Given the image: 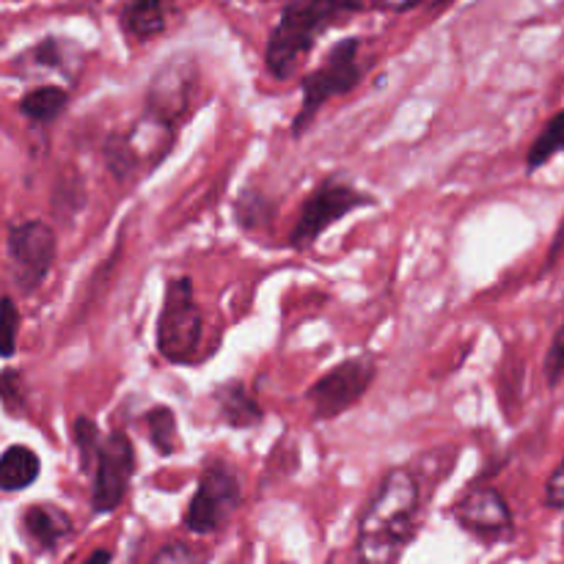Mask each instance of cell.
I'll return each mask as SVG.
<instances>
[{"label":"cell","mask_w":564,"mask_h":564,"mask_svg":"<svg viewBox=\"0 0 564 564\" xmlns=\"http://www.w3.org/2000/svg\"><path fill=\"white\" fill-rule=\"evenodd\" d=\"M69 105V91L61 86H39L20 99V113L33 124H50Z\"/></svg>","instance_id":"2e32d148"},{"label":"cell","mask_w":564,"mask_h":564,"mask_svg":"<svg viewBox=\"0 0 564 564\" xmlns=\"http://www.w3.org/2000/svg\"><path fill=\"white\" fill-rule=\"evenodd\" d=\"M543 372H545V380H549V386H556L564 380V323L562 328L556 330L554 341H551Z\"/></svg>","instance_id":"44dd1931"},{"label":"cell","mask_w":564,"mask_h":564,"mask_svg":"<svg viewBox=\"0 0 564 564\" xmlns=\"http://www.w3.org/2000/svg\"><path fill=\"white\" fill-rule=\"evenodd\" d=\"M198 91V64L193 55H171L158 72L147 91V116L174 127L193 110Z\"/></svg>","instance_id":"9c48e42d"},{"label":"cell","mask_w":564,"mask_h":564,"mask_svg":"<svg viewBox=\"0 0 564 564\" xmlns=\"http://www.w3.org/2000/svg\"><path fill=\"white\" fill-rule=\"evenodd\" d=\"M75 446L77 455H80L83 471H94L99 449H102V441H99V427L88 416H80L75 422Z\"/></svg>","instance_id":"ffe728a7"},{"label":"cell","mask_w":564,"mask_h":564,"mask_svg":"<svg viewBox=\"0 0 564 564\" xmlns=\"http://www.w3.org/2000/svg\"><path fill=\"white\" fill-rule=\"evenodd\" d=\"M375 198L369 193L356 191L352 185L339 180H325L308 193V198L303 202L301 213H297L295 226H292L290 246L295 251H303V248H312L314 242L319 240L328 226L339 224L345 215L356 213L361 207H372Z\"/></svg>","instance_id":"8992f818"},{"label":"cell","mask_w":564,"mask_h":564,"mask_svg":"<svg viewBox=\"0 0 564 564\" xmlns=\"http://www.w3.org/2000/svg\"><path fill=\"white\" fill-rule=\"evenodd\" d=\"M69 50H72L69 42H64V39L47 36V39H42L36 47L28 50V53L22 55L20 61H28V64H33L36 69L66 72V69H69Z\"/></svg>","instance_id":"d6986e66"},{"label":"cell","mask_w":564,"mask_h":564,"mask_svg":"<svg viewBox=\"0 0 564 564\" xmlns=\"http://www.w3.org/2000/svg\"><path fill=\"white\" fill-rule=\"evenodd\" d=\"M361 39L347 36L341 39V42H336L334 47H330V53L325 55L323 64L303 77V102L295 121H292L295 138H301L303 132H306V127L312 124L314 116L319 113V108H323L328 99L352 91V88L361 83Z\"/></svg>","instance_id":"3957f363"},{"label":"cell","mask_w":564,"mask_h":564,"mask_svg":"<svg viewBox=\"0 0 564 564\" xmlns=\"http://www.w3.org/2000/svg\"><path fill=\"white\" fill-rule=\"evenodd\" d=\"M422 523V479L411 468H391L380 479L358 523V564H394Z\"/></svg>","instance_id":"6da1fadb"},{"label":"cell","mask_w":564,"mask_h":564,"mask_svg":"<svg viewBox=\"0 0 564 564\" xmlns=\"http://www.w3.org/2000/svg\"><path fill=\"white\" fill-rule=\"evenodd\" d=\"M204 560L196 554L193 549H187V545L182 543H174V545H165V549L158 551V556H154L149 564H202Z\"/></svg>","instance_id":"7402d4cb"},{"label":"cell","mask_w":564,"mask_h":564,"mask_svg":"<svg viewBox=\"0 0 564 564\" xmlns=\"http://www.w3.org/2000/svg\"><path fill=\"white\" fill-rule=\"evenodd\" d=\"M215 405H218L220 422L229 424L235 430H248L257 427L262 422V408L257 405L248 389L242 386V380H229V383L218 386L215 389Z\"/></svg>","instance_id":"5bb4252c"},{"label":"cell","mask_w":564,"mask_h":564,"mask_svg":"<svg viewBox=\"0 0 564 564\" xmlns=\"http://www.w3.org/2000/svg\"><path fill=\"white\" fill-rule=\"evenodd\" d=\"M110 560H113V554H110L108 549H97L86 562H80V564H110Z\"/></svg>","instance_id":"484cf974"},{"label":"cell","mask_w":564,"mask_h":564,"mask_svg":"<svg viewBox=\"0 0 564 564\" xmlns=\"http://www.w3.org/2000/svg\"><path fill=\"white\" fill-rule=\"evenodd\" d=\"M42 474V460L31 446L14 444L3 452L0 457V488L6 494H17V490L31 488Z\"/></svg>","instance_id":"9a60e30c"},{"label":"cell","mask_w":564,"mask_h":564,"mask_svg":"<svg viewBox=\"0 0 564 564\" xmlns=\"http://www.w3.org/2000/svg\"><path fill=\"white\" fill-rule=\"evenodd\" d=\"M375 378H378V367L369 356L347 358V361L336 364L306 391L314 422H328V419L341 416L352 405H358L369 386L375 383Z\"/></svg>","instance_id":"ba28073f"},{"label":"cell","mask_w":564,"mask_h":564,"mask_svg":"<svg viewBox=\"0 0 564 564\" xmlns=\"http://www.w3.org/2000/svg\"><path fill=\"white\" fill-rule=\"evenodd\" d=\"M449 3L452 0H402L400 11H411V9H416V6H424V9H430V11H444Z\"/></svg>","instance_id":"d4e9b609"},{"label":"cell","mask_w":564,"mask_h":564,"mask_svg":"<svg viewBox=\"0 0 564 564\" xmlns=\"http://www.w3.org/2000/svg\"><path fill=\"white\" fill-rule=\"evenodd\" d=\"M171 0H127L119 11V28L130 42L141 44L160 36L169 25Z\"/></svg>","instance_id":"4fadbf2b"},{"label":"cell","mask_w":564,"mask_h":564,"mask_svg":"<svg viewBox=\"0 0 564 564\" xmlns=\"http://www.w3.org/2000/svg\"><path fill=\"white\" fill-rule=\"evenodd\" d=\"M204 314L193 295V281L187 275L171 279L165 286L163 308L158 317V350L171 364H193L202 341Z\"/></svg>","instance_id":"277c9868"},{"label":"cell","mask_w":564,"mask_h":564,"mask_svg":"<svg viewBox=\"0 0 564 564\" xmlns=\"http://www.w3.org/2000/svg\"><path fill=\"white\" fill-rule=\"evenodd\" d=\"M149 441L160 455H174L180 449V427H176V416L171 408L158 405L147 413Z\"/></svg>","instance_id":"ac0fdd59"},{"label":"cell","mask_w":564,"mask_h":564,"mask_svg":"<svg viewBox=\"0 0 564 564\" xmlns=\"http://www.w3.org/2000/svg\"><path fill=\"white\" fill-rule=\"evenodd\" d=\"M58 240L44 220H20L9 226L6 253H9L11 279L22 295H33L53 270Z\"/></svg>","instance_id":"52a82bcc"},{"label":"cell","mask_w":564,"mask_h":564,"mask_svg":"<svg viewBox=\"0 0 564 564\" xmlns=\"http://www.w3.org/2000/svg\"><path fill=\"white\" fill-rule=\"evenodd\" d=\"M367 0H290L270 31L264 47V66L275 80H286L314 50L328 28L347 17L367 11Z\"/></svg>","instance_id":"7a4b0ae2"},{"label":"cell","mask_w":564,"mask_h":564,"mask_svg":"<svg viewBox=\"0 0 564 564\" xmlns=\"http://www.w3.org/2000/svg\"><path fill=\"white\" fill-rule=\"evenodd\" d=\"M132 474H135V449L124 433H110L102 441L97 466H94L91 482V510L105 512L119 510L130 490Z\"/></svg>","instance_id":"30bf717a"},{"label":"cell","mask_w":564,"mask_h":564,"mask_svg":"<svg viewBox=\"0 0 564 564\" xmlns=\"http://www.w3.org/2000/svg\"><path fill=\"white\" fill-rule=\"evenodd\" d=\"M545 501H549V507H564V457L545 485Z\"/></svg>","instance_id":"cb8c5ba5"},{"label":"cell","mask_w":564,"mask_h":564,"mask_svg":"<svg viewBox=\"0 0 564 564\" xmlns=\"http://www.w3.org/2000/svg\"><path fill=\"white\" fill-rule=\"evenodd\" d=\"M452 516L460 523V529H466L479 543H501V540H510L512 532H516L510 505H507V499L499 490L488 488V485H474V488H468L457 499Z\"/></svg>","instance_id":"8fae6325"},{"label":"cell","mask_w":564,"mask_h":564,"mask_svg":"<svg viewBox=\"0 0 564 564\" xmlns=\"http://www.w3.org/2000/svg\"><path fill=\"white\" fill-rule=\"evenodd\" d=\"M562 149H564V110H560V113L543 127V132L534 138V143L529 147V154H527V169L538 171L540 165H545L551 158H556Z\"/></svg>","instance_id":"e0dca14e"},{"label":"cell","mask_w":564,"mask_h":564,"mask_svg":"<svg viewBox=\"0 0 564 564\" xmlns=\"http://www.w3.org/2000/svg\"><path fill=\"white\" fill-rule=\"evenodd\" d=\"M17 325H20V314H17L14 301L9 295L3 297V330H6V339H3V356L11 358L17 350Z\"/></svg>","instance_id":"603a6c76"},{"label":"cell","mask_w":564,"mask_h":564,"mask_svg":"<svg viewBox=\"0 0 564 564\" xmlns=\"http://www.w3.org/2000/svg\"><path fill=\"white\" fill-rule=\"evenodd\" d=\"M240 477L224 457H209L198 477L191 507L185 512V527L193 534H215L240 510Z\"/></svg>","instance_id":"5b68a950"},{"label":"cell","mask_w":564,"mask_h":564,"mask_svg":"<svg viewBox=\"0 0 564 564\" xmlns=\"http://www.w3.org/2000/svg\"><path fill=\"white\" fill-rule=\"evenodd\" d=\"M22 534H25L28 543L33 545V551L39 554H50V551L58 549L64 540L72 538V518L64 510H58L55 505H31L25 507L20 518Z\"/></svg>","instance_id":"7c38bea8"}]
</instances>
